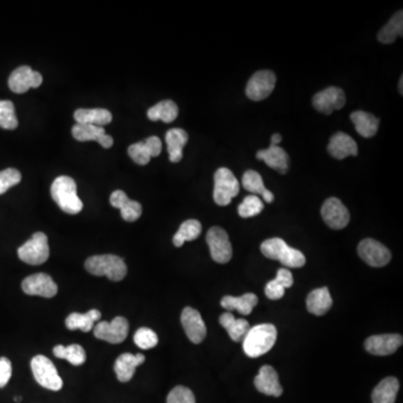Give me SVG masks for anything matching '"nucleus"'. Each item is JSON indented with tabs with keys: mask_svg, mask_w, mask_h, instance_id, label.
Returning <instances> with one entry per match:
<instances>
[{
	"mask_svg": "<svg viewBox=\"0 0 403 403\" xmlns=\"http://www.w3.org/2000/svg\"><path fill=\"white\" fill-rule=\"evenodd\" d=\"M206 242L212 259L217 264H227L232 258V245L230 242L229 235L222 227H214L208 230Z\"/></svg>",
	"mask_w": 403,
	"mask_h": 403,
	"instance_id": "6e6552de",
	"label": "nucleus"
},
{
	"mask_svg": "<svg viewBox=\"0 0 403 403\" xmlns=\"http://www.w3.org/2000/svg\"><path fill=\"white\" fill-rule=\"evenodd\" d=\"M85 269L93 276H106L112 281H122L127 274V266L124 259L114 254L90 257L85 261Z\"/></svg>",
	"mask_w": 403,
	"mask_h": 403,
	"instance_id": "20e7f679",
	"label": "nucleus"
},
{
	"mask_svg": "<svg viewBox=\"0 0 403 403\" xmlns=\"http://www.w3.org/2000/svg\"><path fill=\"white\" fill-rule=\"evenodd\" d=\"M72 134L77 141H97L103 148H110L114 145V139L107 134L103 127L93 124H77L72 128Z\"/></svg>",
	"mask_w": 403,
	"mask_h": 403,
	"instance_id": "6ab92c4d",
	"label": "nucleus"
},
{
	"mask_svg": "<svg viewBox=\"0 0 403 403\" xmlns=\"http://www.w3.org/2000/svg\"><path fill=\"white\" fill-rule=\"evenodd\" d=\"M110 204L119 208L122 219L127 222L137 221L143 213V208L137 200H130L124 190H114L110 196Z\"/></svg>",
	"mask_w": 403,
	"mask_h": 403,
	"instance_id": "412c9836",
	"label": "nucleus"
},
{
	"mask_svg": "<svg viewBox=\"0 0 403 403\" xmlns=\"http://www.w3.org/2000/svg\"><path fill=\"white\" fill-rule=\"evenodd\" d=\"M358 256L364 262L375 268L387 266L391 260V252L389 249L373 239H365L358 245Z\"/></svg>",
	"mask_w": 403,
	"mask_h": 403,
	"instance_id": "9d476101",
	"label": "nucleus"
},
{
	"mask_svg": "<svg viewBox=\"0 0 403 403\" xmlns=\"http://www.w3.org/2000/svg\"><path fill=\"white\" fill-rule=\"evenodd\" d=\"M167 403H196L194 393L186 387H174L167 397Z\"/></svg>",
	"mask_w": 403,
	"mask_h": 403,
	"instance_id": "79ce46f5",
	"label": "nucleus"
},
{
	"mask_svg": "<svg viewBox=\"0 0 403 403\" xmlns=\"http://www.w3.org/2000/svg\"><path fill=\"white\" fill-rule=\"evenodd\" d=\"M33 375L38 385L52 391H60L63 387V380L58 375L53 362L44 355H36L31 362Z\"/></svg>",
	"mask_w": 403,
	"mask_h": 403,
	"instance_id": "423d86ee",
	"label": "nucleus"
},
{
	"mask_svg": "<svg viewBox=\"0 0 403 403\" xmlns=\"http://www.w3.org/2000/svg\"><path fill=\"white\" fill-rule=\"evenodd\" d=\"M350 120L355 126L356 131L361 134L362 137L371 138L377 134L380 120L373 114L365 111H355L350 114Z\"/></svg>",
	"mask_w": 403,
	"mask_h": 403,
	"instance_id": "cd10ccee",
	"label": "nucleus"
},
{
	"mask_svg": "<svg viewBox=\"0 0 403 403\" xmlns=\"http://www.w3.org/2000/svg\"><path fill=\"white\" fill-rule=\"evenodd\" d=\"M240 192V184L229 168L222 167L214 175L213 198L220 206L229 205Z\"/></svg>",
	"mask_w": 403,
	"mask_h": 403,
	"instance_id": "39448f33",
	"label": "nucleus"
},
{
	"mask_svg": "<svg viewBox=\"0 0 403 403\" xmlns=\"http://www.w3.org/2000/svg\"><path fill=\"white\" fill-rule=\"evenodd\" d=\"M242 185L245 190L253 193V195H261L267 203H272L274 200V193L267 190L262 177L254 171H245L242 177Z\"/></svg>",
	"mask_w": 403,
	"mask_h": 403,
	"instance_id": "473e14b6",
	"label": "nucleus"
},
{
	"mask_svg": "<svg viewBox=\"0 0 403 403\" xmlns=\"http://www.w3.org/2000/svg\"><path fill=\"white\" fill-rule=\"evenodd\" d=\"M74 119L77 124L103 127L112 122V114L107 109H77L74 112Z\"/></svg>",
	"mask_w": 403,
	"mask_h": 403,
	"instance_id": "bb28decb",
	"label": "nucleus"
},
{
	"mask_svg": "<svg viewBox=\"0 0 403 403\" xmlns=\"http://www.w3.org/2000/svg\"><path fill=\"white\" fill-rule=\"evenodd\" d=\"M222 307L227 311H237L242 315H250L252 309L258 305V297L254 294H245L241 297L225 296L222 298Z\"/></svg>",
	"mask_w": 403,
	"mask_h": 403,
	"instance_id": "c85d7f7f",
	"label": "nucleus"
},
{
	"mask_svg": "<svg viewBox=\"0 0 403 403\" xmlns=\"http://www.w3.org/2000/svg\"><path fill=\"white\" fill-rule=\"evenodd\" d=\"M345 93L340 87H330L313 95V106L317 111L331 114L345 106Z\"/></svg>",
	"mask_w": 403,
	"mask_h": 403,
	"instance_id": "ddd939ff",
	"label": "nucleus"
},
{
	"mask_svg": "<svg viewBox=\"0 0 403 403\" xmlns=\"http://www.w3.org/2000/svg\"><path fill=\"white\" fill-rule=\"evenodd\" d=\"M402 343L403 338L399 334L375 335L365 340L364 348L373 355L387 356L397 352Z\"/></svg>",
	"mask_w": 403,
	"mask_h": 403,
	"instance_id": "dca6fc26",
	"label": "nucleus"
},
{
	"mask_svg": "<svg viewBox=\"0 0 403 403\" xmlns=\"http://www.w3.org/2000/svg\"><path fill=\"white\" fill-rule=\"evenodd\" d=\"M21 181V171L16 168H7L0 171V195L5 194L13 186H16Z\"/></svg>",
	"mask_w": 403,
	"mask_h": 403,
	"instance_id": "a19ab883",
	"label": "nucleus"
},
{
	"mask_svg": "<svg viewBox=\"0 0 403 403\" xmlns=\"http://www.w3.org/2000/svg\"><path fill=\"white\" fill-rule=\"evenodd\" d=\"M264 210V203L262 200L257 195H249L243 200L242 203L239 205L237 212L239 215L243 219H248V217H253V216L258 215Z\"/></svg>",
	"mask_w": 403,
	"mask_h": 403,
	"instance_id": "58836bf2",
	"label": "nucleus"
},
{
	"mask_svg": "<svg viewBox=\"0 0 403 403\" xmlns=\"http://www.w3.org/2000/svg\"><path fill=\"white\" fill-rule=\"evenodd\" d=\"M261 252L267 258L280 261L287 268H301L306 264L303 253L291 248L280 237L264 241L261 245Z\"/></svg>",
	"mask_w": 403,
	"mask_h": 403,
	"instance_id": "7ed1b4c3",
	"label": "nucleus"
},
{
	"mask_svg": "<svg viewBox=\"0 0 403 403\" xmlns=\"http://www.w3.org/2000/svg\"><path fill=\"white\" fill-rule=\"evenodd\" d=\"M276 279L279 280L281 282L282 286L287 289V288L291 287L294 285V277L291 272L288 270L287 268H281L278 270L277 277Z\"/></svg>",
	"mask_w": 403,
	"mask_h": 403,
	"instance_id": "a18cd8bd",
	"label": "nucleus"
},
{
	"mask_svg": "<svg viewBox=\"0 0 403 403\" xmlns=\"http://www.w3.org/2000/svg\"><path fill=\"white\" fill-rule=\"evenodd\" d=\"M18 127L15 106L11 101H0V128L6 130L16 129Z\"/></svg>",
	"mask_w": 403,
	"mask_h": 403,
	"instance_id": "4c0bfd02",
	"label": "nucleus"
},
{
	"mask_svg": "<svg viewBox=\"0 0 403 403\" xmlns=\"http://www.w3.org/2000/svg\"><path fill=\"white\" fill-rule=\"evenodd\" d=\"M202 232V224L198 220H188L179 227L176 235L173 237L175 247L179 248L188 241H194L200 237Z\"/></svg>",
	"mask_w": 403,
	"mask_h": 403,
	"instance_id": "f704fd0d",
	"label": "nucleus"
},
{
	"mask_svg": "<svg viewBox=\"0 0 403 403\" xmlns=\"http://www.w3.org/2000/svg\"><path fill=\"white\" fill-rule=\"evenodd\" d=\"M322 216L325 223L334 230H342L350 222V212L338 198H331L322 206Z\"/></svg>",
	"mask_w": 403,
	"mask_h": 403,
	"instance_id": "2eb2a0df",
	"label": "nucleus"
},
{
	"mask_svg": "<svg viewBox=\"0 0 403 403\" xmlns=\"http://www.w3.org/2000/svg\"><path fill=\"white\" fill-rule=\"evenodd\" d=\"M128 332L129 323L124 317H116L111 323L100 322L93 327L95 338L111 344L124 342L128 336Z\"/></svg>",
	"mask_w": 403,
	"mask_h": 403,
	"instance_id": "9b49d317",
	"label": "nucleus"
},
{
	"mask_svg": "<svg viewBox=\"0 0 403 403\" xmlns=\"http://www.w3.org/2000/svg\"><path fill=\"white\" fill-rule=\"evenodd\" d=\"M333 305L332 296L327 287L318 288L309 294L307 297V309L309 313L323 316L330 311Z\"/></svg>",
	"mask_w": 403,
	"mask_h": 403,
	"instance_id": "393cba45",
	"label": "nucleus"
},
{
	"mask_svg": "<svg viewBox=\"0 0 403 403\" xmlns=\"http://www.w3.org/2000/svg\"><path fill=\"white\" fill-rule=\"evenodd\" d=\"M220 324L229 333L230 338L235 342H240L245 338V334L250 330V324L245 319L235 318L232 313L227 311L220 317Z\"/></svg>",
	"mask_w": 403,
	"mask_h": 403,
	"instance_id": "7c9ffc66",
	"label": "nucleus"
},
{
	"mask_svg": "<svg viewBox=\"0 0 403 403\" xmlns=\"http://www.w3.org/2000/svg\"><path fill=\"white\" fill-rule=\"evenodd\" d=\"M101 319V313L98 309H91L87 313H73L65 319V325L69 330H81L90 332L95 327V323Z\"/></svg>",
	"mask_w": 403,
	"mask_h": 403,
	"instance_id": "c756f323",
	"label": "nucleus"
},
{
	"mask_svg": "<svg viewBox=\"0 0 403 403\" xmlns=\"http://www.w3.org/2000/svg\"><path fill=\"white\" fill-rule=\"evenodd\" d=\"M54 355L58 358H63L70 362L72 365H82L87 360L85 348L79 344H72L70 346L58 345L54 348Z\"/></svg>",
	"mask_w": 403,
	"mask_h": 403,
	"instance_id": "e433bc0d",
	"label": "nucleus"
},
{
	"mask_svg": "<svg viewBox=\"0 0 403 403\" xmlns=\"http://www.w3.org/2000/svg\"><path fill=\"white\" fill-rule=\"evenodd\" d=\"M286 288L282 286L279 280L274 279L267 284L264 293L267 297L272 301H278L285 296Z\"/></svg>",
	"mask_w": 403,
	"mask_h": 403,
	"instance_id": "37998d69",
	"label": "nucleus"
},
{
	"mask_svg": "<svg viewBox=\"0 0 403 403\" xmlns=\"http://www.w3.org/2000/svg\"><path fill=\"white\" fill-rule=\"evenodd\" d=\"M185 333L188 335L190 342L200 344L206 338V326L203 318L196 309L186 307L181 316Z\"/></svg>",
	"mask_w": 403,
	"mask_h": 403,
	"instance_id": "a211bd4d",
	"label": "nucleus"
},
{
	"mask_svg": "<svg viewBox=\"0 0 403 403\" xmlns=\"http://www.w3.org/2000/svg\"><path fill=\"white\" fill-rule=\"evenodd\" d=\"M276 87V75L274 72L259 71L253 74L245 87V95L250 100L261 101L268 98Z\"/></svg>",
	"mask_w": 403,
	"mask_h": 403,
	"instance_id": "1a4fd4ad",
	"label": "nucleus"
},
{
	"mask_svg": "<svg viewBox=\"0 0 403 403\" xmlns=\"http://www.w3.org/2000/svg\"><path fill=\"white\" fill-rule=\"evenodd\" d=\"M24 293L29 296L52 298L58 294V288L50 274H35L25 278L21 284Z\"/></svg>",
	"mask_w": 403,
	"mask_h": 403,
	"instance_id": "4468645a",
	"label": "nucleus"
},
{
	"mask_svg": "<svg viewBox=\"0 0 403 403\" xmlns=\"http://www.w3.org/2000/svg\"><path fill=\"white\" fill-rule=\"evenodd\" d=\"M42 83V74L29 66H19L11 74L9 80V89L17 95L27 92L29 89H36Z\"/></svg>",
	"mask_w": 403,
	"mask_h": 403,
	"instance_id": "f8f14e48",
	"label": "nucleus"
},
{
	"mask_svg": "<svg viewBox=\"0 0 403 403\" xmlns=\"http://www.w3.org/2000/svg\"><path fill=\"white\" fill-rule=\"evenodd\" d=\"M177 116H178V107L171 100L161 101L156 106L151 107L147 112V117L151 122L161 120L166 124L175 122Z\"/></svg>",
	"mask_w": 403,
	"mask_h": 403,
	"instance_id": "72a5a7b5",
	"label": "nucleus"
},
{
	"mask_svg": "<svg viewBox=\"0 0 403 403\" xmlns=\"http://www.w3.org/2000/svg\"><path fill=\"white\" fill-rule=\"evenodd\" d=\"M50 195L65 213L77 214L83 208L81 198L77 196V184L72 177H58L50 188Z\"/></svg>",
	"mask_w": 403,
	"mask_h": 403,
	"instance_id": "f03ea898",
	"label": "nucleus"
},
{
	"mask_svg": "<svg viewBox=\"0 0 403 403\" xmlns=\"http://www.w3.org/2000/svg\"><path fill=\"white\" fill-rule=\"evenodd\" d=\"M161 149H163L161 140L156 136H151L144 141L130 146L128 148V154L134 163L144 166L151 161V157L161 155Z\"/></svg>",
	"mask_w": 403,
	"mask_h": 403,
	"instance_id": "f3484780",
	"label": "nucleus"
},
{
	"mask_svg": "<svg viewBox=\"0 0 403 403\" xmlns=\"http://www.w3.org/2000/svg\"><path fill=\"white\" fill-rule=\"evenodd\" d=\"M13 375L11 362L7 358H0V387H5Z\"/></svg>",
	"mask_w": 403,
	"mask_h": 403,
	"instance_id": "c03bdc74",
	"label": "nucleus"
},
{
	"mask_svg": "<svg viewBox=\"0 0 403 403\" xmlns=\"http://www.w3.org/2000/svg\"><path fill=\"white\" fill-rule=\"evenodd\" d=\"M134 340L141 350H151L158 344V336L151 328L141 327L134 334Z\"/></svg>",
	"mask_w": 403,
	"mask_h": 403,
	"instance_id": "ea45409f",
	"label": "nucleus"
},
{
	"mask_svg": "<svg viewBox=\"0 0 403 403\" xmlns=\"http://www.w3.org/2000/svg\"><path fill=\"white\" fill-rule=\"evenodd\" d=\"M282 137L281 134H272V145L278 146L280 143H281Z\"/></svg>",
	"mask_w": 403,
	"mask_h": 403,
	"instance_id": "49530a36",
	"label": "nucleus"
},
{
	"mask_svg": "<svg viewBox=\"0 0 403 403\" xmlns=\"http://www.w3.org/2000/svg\"><path fill=\"white\" fill-rule=\"evenodd\" d=\"M257 158L264 161L270 168L286 174L289 167V156L279 146L270 145L267 149L257 153Z\"/></svg>",
	"mask_w": 403,
	"mask_h": 403,
	"instance_id": "b1692460",
	"label": "nucleus"
},
{
	"mask_svg": "<svg viewBox=\"0 0 403 403\" xmlns=\"http://www.w3.org/2000/svg\"><path fill=\"white\" fill-rule=\"evenodd\" d=\"M327 151L334 158L344 159L348 156L358 155V144L348 134L338 132L331 138L330 144L327 146Z\"/></svg>",
	"mask_w": 403,
	"mask_h": 403,
	"instance_id": "4be33fe9",
	"label": "nucleus"
},
{
	"mask_svg": "<svg viewBox=\"0 0 403 403\" xmlns=\"http://www.w3.org/2000/svg\"><path fill=\"white\" fill-rule=\"evenodd\" d=\"M254 385L259 392L272 397H280L284 392L280 385L279 377L274 367L270 365H264L261 367L259 375L254 379Z\"/></svg>",
	"mask_w": 403,
	"mask_h": 403,
	"instance_id": "aec40b11",
	"label": "nucleus"
},
{
	"mask_svg": "<svg viewBox=\"0 0 403 403\" xmlns=\"http://www.w3.org/2000/svg\"><path fill=\"white\" fill-rule=\"evenodd\" d=\"M399 387L398 380L393 377H387L375 387L372 393V401L373 403H394Z\"/></svg>",
	"mask_w": 403,
	"mask_h": 403,
	"instance_id": "2f4dec72",
	"label": "nucleus"
},
{
	"mask_svg": "<svg viewBox=\"0 0 403 403\" xmlns=\"http://www.w3.org/2000/svg\"><path fill=\"white\" fill-rule=\"evenodd\" d=\"M18 258L25 264L38 266L43 264L50 258V247L48 239L43 232H36L27 242L19 247Z\"/></svg>",
	"mask_w": 403,
	"mask_h": 403,
	"instance_id": "0eeeda50",
	"label": "nucleus"
},
{
	"mask_svg": "<svg viewBox=\"0 0 403 403\" xmlns=\"http://www.w3.org/2000/svg\"><path fill=\"white\" fill-rule=\"evenodd\" d=\"M15 401H16V402H21V397H16V398H15Z\"/></svg>",
	"mask_w": 403,
	"mask_h": 403,
	"instance_id": "09e8293b",
	"label": "nucleus"
},
{
	"mask_svg": "<svg viewBox=\"0 0 403 403\" xmlns=\"http://www.w3.org/2000/svg\"><path fill=\"white\" fill-rule=\"evenodd\" d=\"M403 11H400L395 14L394 16L389 21L377 35L380 42L383 44H390L395 41L398 36L403 35Z\"/></svg>",
	"mask_w": 403,
	"mask_h": 403,
	"instance_id": "c9c22d12",
	"label": "nucleus"
},
{
	"mask_svg": "<svg viewBox=\"0 0 403 403\" xmlns=\"http://www.w3.org/2000/svg\"><path fill=\"white\" fill-rule=\"evenodd\" d=\"M402 85H403V77H400V93H401V95H402V93H403Z\"/></svg>",
	"mask_w": 403,
	"mask_h": 403,
	"instance_id": "de8ad7c7",
	"label": "nucleus"
},
{
	"mask_svg": "<svg viewBox=\"0 0 403 403\" xmlns=\"http://www.w3.org/2000/svg\"><path fill=\"white\" fill-rule=\"evenodd\" d=\"M167 144V151L169 154V161L171 163H178L183 158V148L188 144V134L185 130L175 128L167 131L165 136Z\"/></svg>",
	"mask_w": 403,
	"mask_h": 403,
	"instance_id": "a878e982",
	"label": "nucleus"
},
{
	"mask_svg": "<svg viewBox=\"0 0 403 403\" xmlns=\"http://www.w3.org/2000/svg\"><path fill=\"white\" fill-rule=\"evenodd\" d=\"M146 358L143 354L124 353L117 358L114 363V372L120 382H129L134 377L137 367L145 362Z\"/></svg>",
	"mask_w": 403,
	"mask_h": 403,
	"instance_id": "5701e85b",
	"label": "nucleus"
},
{
	"mask_svg": "<svg viewBox=\"0 0 403 403\" xmlns=\"http://www.w3.org/2000/svg\"><path fill=\"white\" fill-rule=\"evenodd\" d=\"M277 340V328L272 324L250 327L243 338V350L249 358H259L268 353Z\"/></svg>",
	"mask_w": 403,
	"mask_h": 403,
	"instance_id": "f257e3e1",
	"label": "nucleus"
}]
</instances>
